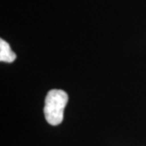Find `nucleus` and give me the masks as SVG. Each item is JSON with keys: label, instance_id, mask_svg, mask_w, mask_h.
<instances>
[{"label": "nucleus", "instance_id": "obj_1", "mask_svg": "<svg viewBox=\"0 0 146 146\" xmlns=\"http://www.w3.org/2000/svg\"><path fill=\"white\" fill-rule=\"evenodd\" d=\"M68 94L60 89L49 90L45 99L44 114L50 125H58L63 121L64 110L68 104Z\"/></svg>", "mask_w": 146, "mask_h": 146}, {"label": "nucleus", "instance_id": "obj_2", "mask_svg": "<svg viewBox=\"0 0 146 146\" xmlns=\"http://www.w3.org/2000/svg\"><path fill=\"white\" fill-rule=\"evenodd\" d=\"M16 59V54L11 50L10 45L4 39H0V61L13 63Z\"/></svg>", "mask_w": 146, "mask_h": 146}]
</instances>
